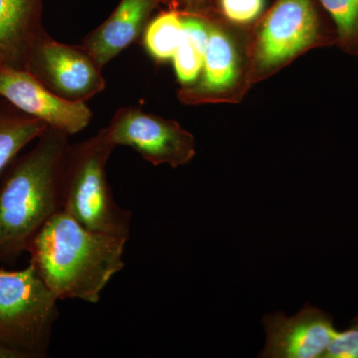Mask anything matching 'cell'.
<instances>
[{
    "instance_id": "21",
    "label": "cell",
    "mask_w": 358,
    "mask_h": 358,
    "mask_svg": "<svg viewBox=\"0 0 358 358\" xmlns=\"http://www.w3.org/2000/svg\"><path fill=\"white\" fill-rule=\"evenodd\" d=\"M348 53L352 54V55L358 56V37L357 40H355V41L353 42L352 47H350V48L348 49Z\"/></svg>"
},
{
    "instance_id": "12",
    "label": "cell",
    "mask_w": 358,
    "mask_h": 358,
    "mask_svg": "<svg viewBox=\"0 0 358 358\" xmlns=\"http://www.w3.org/2000/svg\"><path fill=\"white\" fill-rule=\"evenodd\" d=\"M43 0H0V65L26 70Z\"/></svg>"
},
{
    "instance_id": "20",
    "label": "cell",
    "mask_w": 358,
    "mask_h": 358,
    "mask_svg": "<svg viewBox=\"0 0 358 358\" xmlns=\"http://www.w3.org/2000/svg\"><path fill=\"white\" fill-rule=\"evenodd\" d=\"M0 358H16L15 355L0 343Z\"/></svg>"
},
{
    "instance_id": "3",
    "label": "cell",
    "mask_w": 358,
    "mask_h": 358,
    "mask_svg": "<svg viewBox=\"0 0 358 358\" xmlns=\"http://www.w3.org/2000/svg\"><path fill=\"white\" fill-rule=\"evenodd\" d=\"M115 148L107 128L69 145L61 173V210L87 229L129 240L133 213L115 201L108 181L107 164Z\"/></svg>"
},
{
    "instance_id": "4",
    "label": "cell",
    "mask_w": 358,
    "mask_h": 358,
    "mask_svg": "<svg viewBox=\"0 0 358 358\" xmlns=\"http://www.w3.org/2000/svg\"><path fill=\"white\" fill-rule=\"evenodd\" d=\"M313 0H275L249 32L250 82L262 81L317 47L336 44Z\"/></svg>"
},
{
    "instance_id": "8",
    "label": "cell",
    "mask_w": 358,
    "mask_h": 358,
    "mask_svg": "<svg viewBox=\"0 0 358 358\" xmlns=\"http://www.w3.org/2000/svg\"><path fill=\"white\" fill-rule=\"evenodd\" d=\"M115 147L133 148L143 159L173 169L192 162L196 154L194 136L173 120L136 107H122L107 127Z\"/></svg>"
},
{
    "instance_id": "19",
    "label": "cell",
    "mask_w": 358,
    "mask_h": 358,
    "mask_svg": "<svg viewBox=\"0 0 358 358\" xmlns=\"http://www.w3.org/2000/svg\"><path fill=\"white\" fill-rule=\"evenodd\" d=\"M169 3L171 9L186 13H203L210 10V4L213 0H160Z\"/></svg>"
},
{
    "instance_id": "2",
    "label": "cell",
    "mask_w": 358,
    "mask_h": 358,
    "mask_svg": "<svg viewBox=\"0 0 358 358\" xmlns=\"http://www.w3.org/2000/svg\"><path fill=\"white\" fill-rule=\"evenodd\" d=\"M69 136L47 128L29 152L16 157L0 182V263L27 253L33 238L59 210Z\"/></svg>"
},
{
    "instance_id": "10",
    "label": "cell",
    "mask_w": 358,
    "mask_h": 358,
    "mask_svg": "<svg viewBox=\"0 0 358 358\" xmlns=\"http://www.w3.org/2000/svg\"><path fill=\"white\" fill-rule=\"evenodd\" d=\"M263 326L267 341L259 357L267 358L322 357L338 333L329 313L308 306L293 317L265 315Z\"/></svg>"
},
{
    "instance_id": "9",
    "label": "cell",
    "mask_w": 358,
    "mask_h": 358,
    "mask_svg": "<svg viewBox=\"0 0 358 358\" xmlns=\"http://www.w3.org/2000/svg\"><path fill=\"white\" fill-rule=\"evenodd\" d=\"M0 96L16 109L68 136L83 131L93 119L85 102L66 100L28 71L0 65Z\"/></svg>"
},
{
    "instance_id": "17",
    "label": "cell",
    "mask_w": 358,
    "mask_h": 358,
    "mask_svg": "<svg viewBox=\"0 0 358 358\" xmlns=\"http://www.w3.org/2000/svg\"><path fill=\"white\" fill-rule=\"evenodd\" d=\"M264 6L265 0H218L220 16L238 27L248 26L258 20Z\"/></svg>"
},
{
    "instance_id": "6",
    "label": "cell",
    "mask_w": 358,
    "mask_h": 358,
    "mask_svg": "<svg viewBox=\"0 0 358 358\" xmlns=\"http://www.w3.org/2000/svg\"><path fill=\"white\" fill-rule=\"evenodd\" d=\"M208 15L209 38L201 73L194 84L178 92L185 105L238 103L251 85L249 32L239 31L211 9Z\"/></svg>"
},
{
    "instance_id": "16",
    "label": "cell",
    "mask_w": 358,
    "mask_h": 358,
    "mask_svg": "<svg viewBox=\"0 0 358 358\" xmlns=\"http://www.w3.org/2000/svg\"><path fill=\"white\" fill-rule=\"evenodd\" d=\"M334 23L338 41L348 51L358 36V0H320Z\"/></svg>"
},
{
    "instance_id": "14",
    "label": "cell",
    "mask_w": 358,
    "mask_h": 358,
    "mask_svg": "<svg viewBox=\"0 0 358 358\" xmlns=\"http://www.w3.org/2000/svg\"><path fill=\"white\" fill-rule=\"evenodd\" d=\"M47 128L46 124L16 109L0 96V178L21 150Z\"/></svg>"
},
{
    "instance_id": "7",
    "label": "cell",
    "mask_w": 358,
    "mask_h": 358,
    "mask_svg": "<svg viewBox=\"0 0 358 358\" xmlns=\"http://www.w3.org/2000/svg\"><path fill=\"white\" fill-rule=\"evenodd\" d=\"M26 71L47 89L74 102H85L106 88L103 69L82 44L52 38L42 28L29 52Z\"/></svg>"
},
{
    "instance_id": "15",
    "label": "cell",
    "mask_w": 358,
    "mask_h": 358,
    "mask_svg": "<svg viewBox=\"0 0 358 358\" xmlns=\"http://www.w3.org/2000/svg\"><path fill=\"white\" fill-rule=\"evenodd\" d=\"M182 15L176 9L160 13L152 18L143 32V46L155 62L173 60L182 37Z\"/></svg>"
},
{
    "instance_id": "11",
    "label": "cell",
    "mask_w": 358,
    "mask_h": 358,
    "mask_svg": "<svg viewBox=\"0 0 358 358\" xmlns=\"http://www.w3.org/2000/svg\"><path fill=\"white\" fill-rule=\"evenodd\" d=\"M160 0H121L102 24L82 40V45L102 69L145 32Z\"/></svg>"
},
{
    "instance_id": "18",
    "label": "cell",
    "mask_w": 358,
    "mask_h": 358,
    "mask_svg": "<svg viewBox=\"0 0 358 358\" xmlns=\"http://www.w3.org/2000/svg\"><path fill=\"white\" fill-rule=\"evenodd\" d=\"M322 358H358V315L352 326L336 334Z\"/></svg>"
},
{
    "instance_id": "5",
    "label": "cell",
    "mask_w": 358,
    "mask_h": 358,
    "mask_svg": "<svg viewBox=\"0 0 358 358\" xmlns=\"http://www.w3.org/2000/svg\"><path fill=\"white\" fill-rule=\"evenodd\" d=\"M58 301L30 264L0 270V343L16 358L48 357Z\"/></svg>"
},
{
    "instance_id": "1",
    "label": "cell",
    "mask_w": 358,
    "mask_h": 358,
    "mask_svg": "<svg viewBox=\"0 0 358 358\" xmlns=\"http://www.w3.org/2000/svg\"><path fill=\"white\" fill-rule=\"evenodd\" d=\"M128 240L87 229L59 210L33 238L29 264L59 301L96 303L124 267Z\"/></svg>"
},
{
    "instance_id": "13",
    "label": "cell",
    "mask_w": 358,
    "mask_h": 358,
    "mask_svg": "<svg viewBox=\"0 0 358 358\" xmlns=\"http://www.w3.org/2000/svg\"><path fill=\"white\" fill-rule=\"evenodd\" d=\"M181 15L182 37L174 53L173 62L178 83L181 87H188L197 81L203 67L209 38V15L208 11L181 13Z\"/></svg>"
}]
</instances>
